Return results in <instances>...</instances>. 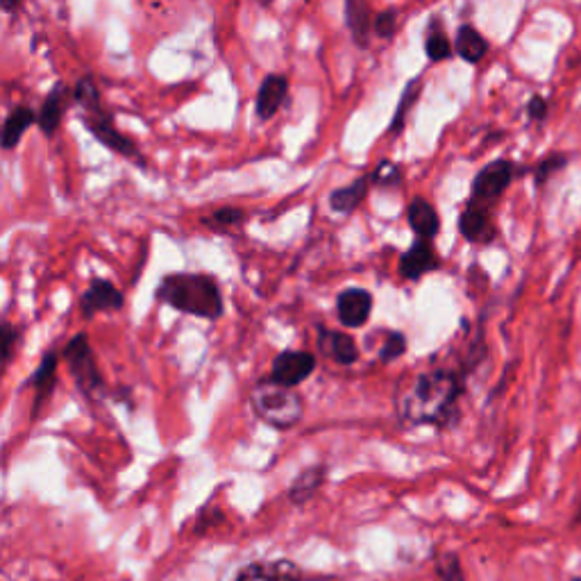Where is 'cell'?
<instances>
[{
  "mask_svg": "<svg viewBox=\"0 0 581 581\" xmlns=\"http://www.w3.org/2000/svg\"><path fill=\"white\" fill-rule=\"evenodd\" d=\"M16 341H19L16 328H12L10 322H3V326H0V373H3L5 366L12 362Z\"/></svg>",
  "mask_w": 581,
  "mask_h": 581,
  "instance_id": "cb8c5ba5",
  "label": "cell"
},
{
  "mask_svg": "<svg viewBox=\"0 0 581 581\" xmlns=\"http://www.w3.org/2000/svg\"><path fill=\"white\" fill-rule=\"evenodd\" d=\"M464 394V373L436 366L407 379L396 394L400 423L407 428H447L455 421Z\"/></svg>",
  "mask_w": 581,
  "mask_h": 581,
  "instance_id": "6da1fadb",
  "label": "cell"
},
{
  "mask_svg": "<svg viewBox=\"0 0 581 581\" xmlns=\"http://www.w3.org/2000/svg\"><path fill=\"white\" fill-rule=\"evenodd\" d=\"M407 218L411 230L421 237V241H432L438 235L441 228V220L438 214L434 209L432 203H428L425 198H413L409 209H407Z\"/></svg>",
  "mask_w": 581,
  "mask_h": 581,
  "instance_id": "9a60e30c",
  "label": "cell"
},
{
  "mask_svg": "<svg viewBox=\"0 0 581 581\" xmlns=\"http://www.w3.org/2000/svg\"><path fill=\"white\" fill-rule=\"evenodd\" d=\"M452 50H455L464 61L477 64L487 57L489 42L483 39L472 25H462L457 30V39H455V46H452Z\"/></svg>",
  "mask_w": 581,
  "mask_h": 581,
  "instance_id": "ffe728a7",
  "label": "cell"
},
{
  "mask_svg": "<svg viewBox=\"0 0 581 581\" xmlns=\"http://www.w3.org/2000/svg\"><path fill=\"white\" fill-rule=\"evenodd\" d=\"M318 348L341 366H352L360 360L357 343H354V339L345 332H337V330H328V328L318 326Z\"/></svg>",
  "mask_w": 581,
  "mask_h": 581,
  "instance_id": "8fae6325",
  "label": "cell"
},
{
  "mask_svg": "<svg viewBox=\"0 0 581 581\" xmlns=\"http://www.w3.org/2000/svg\"><path fill=\"white\" fill-rule=\"evenodd\" d=\"M425 50L432 61H445L452 57V44L443 32H432V35L425 39Z\"/></svg>",
  "mask_w": 581,
  "mask_h": 581,
  "instance_id": "484cf974",
  "label": "cell"
},
{
  "mask_svg": "<svg viewBox=\"0 0 581 581\" xmlns=\"http://www.w3.org/2000/svg\"><path fill=\"white\" fill-rule=\"evenodd\" d=\"M438 269V254L432 241H415L400 257V275L407 280H421L425 273Z\"/></svg>",
  "mask_w": 581,
  "mask_h": 581,
  "instance_id": "7c38bea8",
  "label": "cell"
},
{
  "mask_svg": "<svg viewBox=\"0 0 581 581\" xmlns=\"http://www.w3.org/2000/svg\"><path fill=\"white\" fill-rule=\"evenodd\" d=\"M415 87H418V80L415 82H411V87H407V91H405V99H402V103H400V110H398V114H396V118H394V133H400L402 130V118H405V114H407V101H409V107H411V101L415 99Z\"/></svg>",
  "mask_w": 581,
  "mask_h": 581,
  "instance_id": "4dcf8cb0",
  "label": "cell"
},
{
  "mask_svg": "<svg viewBox=\"0 0 581 581\" xmlns=\"http://www.w3.org/2000/svg\"><path fill=\"white\" fill-rule=\"evenodd\" d=\"M57 362H59L57 352H48L46 357H44V362H42V366H39V371L32 375V386H35V407H32V418H35V421L39 418L44 405L48 402L50 394L55 391Z\"/></svg>",
  "mask_w": 581,
  "mask_h": 581,
  "instance_id": "e0dca14e",
  "label": "cell"
},
{
  "mask_svg": "<svg viewBox=\"0 0 581 581\" xmlns=\"http://www.w3.org/2000/svg\"><path fill=\"white\" fill-rule=\"evenodd\" d=\"M566 164H568V157L566 155H550V157H545L543 161H538L536 169H534L536 184L543 186L547 180H550L552 173L566 169Z\"/></svg>",
  "mask_w": 581,
  "mask_h": 581,
  "instance_id": "d4e9b609",
  "label": "cell"
},
{
  "mask_svg": "<svg viewBox=\"0 0 581 581\" xmlns=\"http://www.w3.org/2000/svg\"><path fill=\"white\" fill-rule=\"evenodd\" d=\"M438 572L443 581H464V572L459 566V559L455 555H443L438 563Z\"/></svg>",
  "mask_w": 581,
  "mask_h": 581,
  "instance_id": "f546056e",
  "label": "cell"
},
{
  "mask_svg": "<svg viewBox=\"0 0 581 581\" xmlns=\"http://www.w3.org/2000/svg\"><path fill=\"white\" fill-rule=\"evenodd\" d=\"M157 298L171 305L173 309L216 320L223 316V294L214 277L203 273H173L161 280L157 286Z\"/></svg>",
  "mask_w": 581,
  "mask_h": 581,
  "instance_id": "7a4b0ae2",
  "label": "cell"
},
{
  "mask_svg": "<svg viewBox=\"0 0 581 581\" xmlns=\"http://www.w3.org/2000/svg\"><path fill=\"white\" fill-rule=\"evenodd\" d=\"M37 121V114L32 112L30 107H16L8 121L0 127V148L3 150H12L19 146V141L23 139V135L27 133V127Z\"/></svg>",
  "mask_w": 581,
  "mask_h": 581,
  "instance_id": "d6986e66",
  "label": "cell"
},
{
  "mask_svg": "<svg viewBox=\"0 0 581 581\" xmlns=\"http://www.w3.org/2000/svg\"><path fill=\"white\" fill-rule=\"evenodd\" d=\"M252 411L257 413L260 421L275 430H290L303 421L305 402L303 396H298L294 389H284V386L262 379L254 384L250 394Z\"/></svg>",
  "mask_w": 581,
  "mask_h": 581,
  "instance_id": "277c9868",
  "label": "cell"
},
{
  "mask_svg": "<svg viewBox=\"0 0 581 581\" xmlns=\"http://www.w3.org/2000/svg\"><path fill=\"white\" fill-rule=\"evenodd\" d=\"M0 8L8 10V12H14V10H19L21 5H19V3H0Z\"/></svg>",
  "mask_w": 581,
  "mask_h": 581,
  "instance_id": "d6a6232c",
  "label": "cell"
},
{
  "mask_svg": "<svg viewBox=\"0 0 581 581\" xmlns=\"http://www.w3.org/2000/svg\"><path fill=\"white\" fill-rule=\"evenodd\" d=\"M64 360H67L82 394L93 396L95 391L101 389L103 377H101L99 366H95L93 350H91L87 334H78L69 341V345L64 348Z\"/></svg>",
  "mask_w": 581,
  "mask_h": 581,
  "instance_id": "8992f818",
  "label": "cell"
},
{
  "mask_svg": "<svg viewBox=\"0 0 581 581\" xmlns=\"http://www.w3.org/2000/svg\"><path fill=\"white\" fill-rule=\"evenodd\" d=\"M373 30H375L377 37L391 39L396 35V30H398V14L389 12V10L377 14V19L373 21Z\"/></svg>",
  "mask_w": 581,
  "mask_h": 581,
  "instance_id": "83f0119b",
  "label": "cell"
},
{
  "mask_svg": "<svg viewBox=\"0 0 581 581\" xmlns=\"http://www.w3.org/2000/svg\"><path fill=\"white\" fill-rule=\"evenodd\" d=\"M547 114H550V110H547V101L543 99V95H532L527 103V116L532 121H545Z\"/></svg>",
  "mask_w": 581,
  "mask_h": 581,
  "instance_id": "1f68e13d",
  "label": "cell"
},
{
  "mask_svg": "<svg viewBox=\"0 0 581 581\" xmlns=\"http://www.w3.org/2000/svg\"><path fill=\"white\" fill-rule=\"evenodd\" d=\"M459 230L470 243H491L498 237V228L491 218V212L483 207L468 205L459 216Z\"/></svg>",
  "mask_w": 581,
  "mask_h": 581,
  "instance_id": "30bf717a",
  "label": "cell"
},
{
  "mask_svg": "<svg viewBox=\"0 0 581 581\" xmlns=\"http://www.w3.org/2000/svg\"><path fill=\"white\" fill-rule=\"evenodd\" d=\"M345 23L352 32V39L357 42V46L366 48L371 42L373 32V12L362 0H350L345 3Z\"/></svg>",
  "mask_w": 581,
  "mask_h": 581,
  "instance_id": "ac0fdd59",
  "label": "cell"
},
{
  "mask_svg": "<svg viewBox=\"0 0 581 581\" xmlns=\"http://www.w3.org/2000/svg\"><path fill=\"white\" fill-rule=\"evenodd\" d=\"M322 481H326V468H322V466L307 468L305 472H300L296 477L294 483H290V489H288L290 502H294V504L309 502L318 493V489L322 487Z\"/></svg>",
  "mask_w": 581,
  "mask_h": 581,
  "instance_id": "7402d4cb",
  "label": "cell"
},
{
  "mask_svg": "<svg viewBox=\"0 0 581 581\" xmlns=\"http://www.w3.org/2000/svg\"><path fill=\"white\" fill-rule=\"evenodd\" d=\"M286 93H288V80L284 76H269L262 87H260V93H257V116H260L262 121H269L273 118L282 103L286 101Z\"/></svg>",
  "mask_w": 581,
  "mask_h": 581,
  "instance_id": "4fadbf2b",
  "label": "cell"
},
{
  "mask_svg": "<svg viewBox=\"0 0 581 581\" xmlns=\"http://www.w3.org/2000/svg\"><path fill=\"white\" fill-rule=\"evenodd\" d=\"M579 521H581V511H579Z\"/></svg>",
  "mask_w": 581,
  "mask_h": 581,
  "instance_id": "836d02e7",
  "label": "cell"
},
{
  "mask_svg": "<svg viewBox=\"0 0 581 581\" xmlns=\"http://www.w3.org/2000/svg\"><path fill=\"white\" fill-rule=\"evenodd\" d=\"M400 178H402V171L398 164H394V161H381L377 171L371 175L375 184H398Z\"/></svg>",
  "mask_w": 581,
  "mask_h": 581,
  "instance_id": "f1b7e54d",
  "label": "cell"
},
{
  "mask_svg": "<svg viewBox=\"0 0 581 581\" xmlns=\"http://www.w3.org/2000/svg\"><path fill=\"white\" fill-rule=\"evenodd\" d=\"M71 99L82 105L84 125H87V130L95 139H99L101 144H105L110 150H114V152H118L123 157H130V159L139 161V164H144V157L137 150V146L130 139H127L125 135H121L116 130L112 116L105 114V110L101 105V93H99V89H95V82H93L91 76L82 78L76 84V89L71 91Z\"/></svg>",
  "mask_w": 581,
  "mask_h": 581,
  "instance_id": "3957f363",
  "label": "cell"
},
{
  "mask_svg": "<svg viewBox=\"0 0 581 581\" xmlns=\"http://www.w3.org/2000/svg\"><path fill=\"white\" fill-rule=\"evenodd\" d=\"M373 311V296L366 288H345L337 298V314L341 326L364 328Z\"/></svg>",
  "mask_w": 581,
  "mask_h": 581,
  "instance_id": "ba28073f",
  "label": "cell"
},
{
  "mask_svg": "<svg viewBox=\"0 0 581 581\" xmlns=\"http://www.w3.org/2000/svg\"><path fill=\"white\" fill-rule=\"evenodd\" d=\"M368 186H371V175L368 178H360V180H354L348 186H341V189L332 191V196H330L332 209L339 212V214L354 212V209L360 207V203L366 198Z\"/></svg>",
  "mask_w": 581,
  "mask_h": 581,
  "instance_id": "44dd1931",
  "label": "cell"
},
{
  "mask_svg": "<svg viewBox=\"0 0 581 581\" xmlns=\"http://www.w3.org/2000/svg\"><path fill=\"white\" fill-rule=\"evenodd\" d=\"M69 99H71V91L67 87H64V84L55 87L48 93V99L44 101V105H42V110L37 114V123H39L42 133L46 137H53L57 133V127H59V123L64 118V112H67Z\"/></svg>",
  "mask_w": 581,
  "mask_h": 581,
  "instance_id": "5bb4252c",
  "label": "cell"
},
{
  "mask_svg": "<svg viewBox=\"0 0 581 581\" xmlns=\"http://www.w3.org/2000/svg\"><path fill=\"white\" fill-rule=\"evenodd\" d=\"M515 173V164H511L509 159H495L491 164L483 167L475 180H472V191H470V203L475 207L489 209L504 196V191L511 186Z\"/></svg>",
  "mask_w": 581,
  "mask_h": 581,
  "instance_id": "5b68a950",
  "label": "cell"
},
{
  "mask_svg": "<svg viewBox=\"0 0 581 581\" xmlns=\"http://www.w3.org/2000/svg\"><path fill=\"white\" fill-rule=\"evenodd\" d=\"M80 307L87 318L101 311H116L123 307V294L107 280H93L82 294Z\"/></svg>",
  "mask_w": 581,
  "mask_h": 581,
  "instance_id": "9c48e42d",
  "label": "cell"
},
{
  "mask_svg": "<svg viewBox=\"0 0 581 581\" xmlns=\"http://www.w3.org/2000/svg\"><path fill=\"white\" fill-rule=\"evenodd\" d=\"M303 570L296 568L290 561H273V563H252L237 581H300Z\"/></svg>",
  "mask_w": 581,
  "mask_h": 581,
  "instance_id": "2e32d148",
  "label": "cell"
},
{
  "mask_svg": "<svg viewBox=\"0 0 581 581\" xmlns=\"http://www.w3.org/2000/svg\"><path fill=\"white\" fill-rule=\"evenodd\" d=\"M316 371V357L307 350H286L277 354L271 371V381L284 386V389H296Z\"/></svg>",
  "mask_w": 581,
  "mask_h": 581,
  "instance_id": "52a82bcc",
  "label": "cell"
},
{
  "mask_svg": "<svg viewBox=\"0 0 581 581\" xmlns=\"http://www.w3.org/2000/svg\"><path fill=\"white\" fill-rule=\"evenodd\" d=\"M246 220V214L237 207H223L218 212H214L212 216L205 218V225H209L212 230H230V228H237V225H241Z\"/></svg>",
  "mask_w": 581,
  "mask_h": 581,
  "instance_id": "603a6c76",
  "label": "cell"
},
{
  "mask_svg": "<svg viewBox=\"0 0 581 581\" xmlns=\"http://www.w3.org/2000/svg\"><path fill=\"white\" fill-rule=\"evenodd\" d=\"M405 352H407V339H405V334L402 332H394L389 339H386V343L381 345L379 360L389 364V362L400 360Z\"/></svg>",
  "mask_w": 581,
  "mask_h": 581,
  "instance_id": "4316f807",
  "label": "cell"
}]
</instances>
